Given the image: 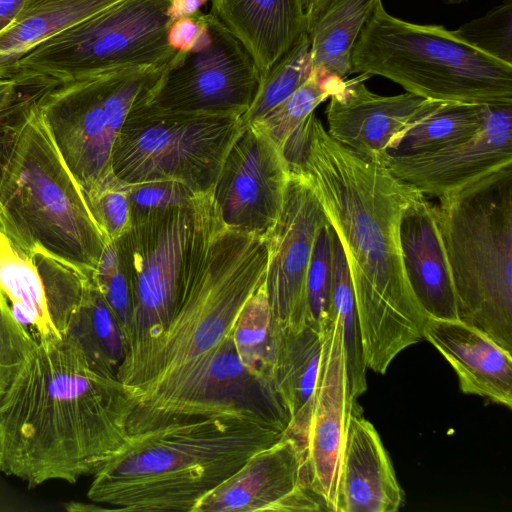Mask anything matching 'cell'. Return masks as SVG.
<instances>
[{
	"label": "cell",
	"instance_id": "8d00e7d4",
	"mask_svg": "<svg viewBox=\"0 0 512 512\" xmlns=\"http://www.w3.org/2000/svg\"><path fill=\"white\" fill-rule=\"evenodd\" d=\"M91 279L115 314L128 342L133 316V290L116 241L107 242Z\"/></svg>",
	"mask_w": 512,
	"mask_h": 512
},
{
	"label": "cell",
	"instance_id": "8fae6325",
	"mask_svg": "<svg viewBox=\"0 0 512 512\" xmlns=\"http://www.w3.org/2000/svg\"><path fill=\"white\" fill-rule=\"evenodd\" d=\"M133 402L127 423L130 435L205 417L253 419L284 434L290 423L273 383L244 366L231 333L201 358L138 394Z\"/></svg>",
	"mask_w": 512,
	"mask_h": 512
},
{
	"label": "cell",
	"instance_id": "ac0fdd59",
	"mask_svg": "<svg viewBox=\"0 0 512 512\" xmlns=\"http://www.w3.org/2000/svg\"><path fill=\"white\" fill-rule=\"evenodd\" d=\"M390 172L424 195L440 197L512 164V105H490L482 128L458 144L384 157Z\"/></svg>",
	"mask_w": 512,
	"mask_h": 512
},
{
	"label": "cell",
	"instance_id": "bcb514c9",
	"mask_svg": "<svg viewBox=\"0 0 512 512\" xmlns=\"http://www.w3.org/2000/svg\"><path fill=\"white\" fill-rule=\"evenodd\" d=\"M19 84L13 78H0V98L12 91L14 88L19 86Z\"/></svg>",
	"mask_w": 512,
	"mask_h": 512
},
{
	"label": "cell",
	"instance_id": "b9f144b4",
	"mask_svg": "<svg viewBox=\"0 0 512 512\" xmlns=\"http://www.w3.org/2000/svg\"><path fill=\"white\" fill-rule=\"evenodd\" d=\"M203 12L174 20L168 29V43L176 51H189L206 31Z\"/></svg>",
	"mask_w": 512,
	"mask_h": 512
},
{
	"label": "cell",
	"instance_id": "d4e9b609",
	"mask_svg": "<svg viewBox=\"0 0 512 512\" xmlns=\"http://www.w3.org/2000/svg\"><path fill=\"white\" fill-rule=\"evenodd\" d=\"M382 0H329L307 19L313 72L320 78L345 79L352 73L354 45Z\"/></svg>",
	"mask_w": 512,
	"mask_h": 512
},
{
	"label": "cell",
	"instance_id": "60d3db41",
	"mask_svg": "<svg viewBox=\"0 0 512 512\" xmlns=\"http://www.w3.org/2000/svg\"><path fill=\"white\" fill-rule=\"evenodd\" d=\"M200 195L182 183L155 180L129 184V205L132 224L146 216L192 204Z\"/></svg>",
	"mask_w": 512,
	"mask_h": 512
},
{
	"label": "cell",
	"instance_id": "7a4b0ae2",
	"mask_svg": "<svg viewBox=\"0 0 512 512\" xmlns=\"http://www.w3.org/2000/svg\"><path fill=\"white\" fill-rule=\"evenodd\" d=\"M0 397V472L33 488L93 476L128 441L134 402L69 333L39 336Z\"/></svg>",
	"mask_w": 512,
	"mask_h": 512
},
{
	"label": "cell",
	"instance_id": "f35d334b",
	"mask_svg": "<svg viewBox=\"0 0 512 512\" xmlns=\"http://www.w3.org/2000/svg\"><path fill=\"white\" fill-rule=\"evenodd\" d=\"M52 85H19L0 98V181L18 136L39 96Z\"/></svg>",
	"mask_w": 512,
	"mask_h": 512
},
{
	"label": "cell",
	"instance_id": "2e32d148",
	"mask_svg": "<svg viewBox=\"0 0 512 512\" xmlns=\"http://www.w3.org/2000/svg\"><path fill=\"white\" fill-rule=\"evenodd\" d=\"M323 347L305 450V476L325 511L337 509L338 483L353 402L340 325L335 312L322 325Z\"/></svg>",
	"mask_w": 512,
	"mask_h": 512
},
{
	"label": "cell",
	"instance_id": "f6af8a7d",
	"mask_svg": "<svg viewBox=\"0 0 512 512\" xmlns=\"http://www.w3.org/2000/svg\"><path fill=\"white\" fill-rule=\"evenodd\" d=\"M329 0H302L307 19L317 13Z\"/></svg>",
	"mask_w": 512,
	"mask_h": 512
},
{
	"label": "cell",
	"instance_id": "5bb4252c",
	"mask_svg": "<svg viewBox=\"0 0 512 512\" xmlns=\"http://www.w3.org/2000/svg\"><path fill=\"white\" fill-rule=\"evenodd\" d=\"M289 175L279 146L258 125H244L211 192L222 224L268 237L280 215Z\"/></svg>",
	"mask_w": 512,
	"mask_h": 512
},
{
	"label": "cell",
	"instance_id": "603a6c76",
	"mask_svg": "<svg viewBox=\"0 0 512 512\" xmlns=\"http://www.w3.org/2000/svg\"><path fill=\"white\" fill-rule=\"evenodd\" d=\"M323 347V328L306 322L299 329L274 335L270 379L283 401L290 423L285 436L304 452L315 404Z\"/></svg>",
	"mask_w": 512,
	"mask_h": 512
},
{
	"label": "cell",
	"instance_id": "6da1fadb",
	"mask_svg": "<svg viewBox=\"0 0 512 512\" xmlns=\"http://www.w3.org/2000/svg\"><path fill=\"white\" fill-rule=\"evenodd\" d=\"M280 149L289 171L310 184L339 238L366 367L385 374L400 352L424 339L428 316L411 288L400 238L403 213L422 192L334 140L314 112Z\"/></svg>",
	"mask_w": 512,
	"mask_h": 512
},
{
	"label": "cell",
	"instance_id": "ab89813d",
	"mask_svg": "<svg viewBox=\"0 0 512 512\" xmlns=\"http://www.w3.org/2000/svg\"><path fill=\"white\" fill-rule=\"evenodd\" d=\"M35 338L14 315L0 290V397L21 368Z\"/></svg>",
	"mask_w": 512,
	"mask_h": 512
},
{
	"label": "cell",
	"instance_id": "cb8c5ba5",
	"mask_svg": "<svg viewBox=\"0 0 512 512\" xmlns=\"http://www.w3.org/2000/svg\"><path fill=\"white\" fill-rule=\"evenodd\" d=\"M211 13L243 44L261 77L306 32L302 0H211Z\"/></svg>",
	"mask_w": 512,
	"mask_h": 512
},
{
	"label": "cell",
	"instance_id": "ba28073f",
	"mask_svg": "<svg viewBox=\"0 0 512 512\" xmlns=\"http://www.w3.org/2000/svg\"><path fill=\"white\" fill-rule=\"evenodd\" d=\"M169 5L120 0L34 47L7 77L56 85L120 68L164 66L177 52L168 43Z\"/></svg>",
	"mask_w": 512,
	"mask_h": 512
},
{
	"label": "cell",
	"instance_id": "484cf974",
	"mask_svg": "<svg viewBox=\"0 0 512 512\" xmlns=\"http://www.w3.org/2000/svg\"><path fill=\"white\" fill-rule=\"evenodd\" d=\"M120 0H26L0 33V78L34 47Z\"/></svg>",
	"mask_w": 512,
	"mask_h": 512
},
{
	"label": "cell",
	"instance_id": "8992f818",
	"mask_svg": "<svg viewBox=\"0 0 512 512\" xmlns=\"http://www.w3.org/2000/svg\"><path fill=\"white\" fill-rule=\"evenodd\" d=\"M438 199L457 319L512 352V164Z\"/></svg>",
	"mask_w": 512,
	"mask_h": 512
},
{
	"label": "cell",
	"instance_id": "4dcf8cb0",
	"mask_svg": "<svg viewBox=\"0 0 512 512\" xmlns=\"http://www.w3.org/2000/svg\"><path fill=\"white\" fill-rule=\"evenodd\" d=\"M271 322V309L263 282L241 307L231 334L236 352L244 366L270 381L274 350Z\"/></svg>",
	"mask_w": 512,
	"mask_h": 512
},
{
	"label": "cell",
	"instance_id": "44dd1931",
	"mask_svg": "<svg viewBox=\"0 0 512 512\" xmlns=\"http://www.w3.org/2000/svg\"><path fill=\"white\" fill-rule=\"evenodd\" d=\"M423 338L450 363L465 394L512 407V355L458 319L427 317Z\"/></svg>",
	"mask_w": 512,
	"mask_h": 512
},
{
	"label": "cell",
	"instance_id": "4fadbf2b",
	"mask_svg": "<svg viewBox=\"0 0 512 512\" xmlns=\"http://www.w3.org/2000/svg\"><path fill=\"white\" fill-rule=\"evenodd\" d=\"M210 41L177 51L144 101L158 108L198 113L244 115L261 75L243 44L211 12L203 13Z\"/></svg>",
	"mask_w": 512,
	"mask_h": 512
},
{
	"label": "cell",
	"instance_id": "9a60e30c",
	"mask_svg": "<svg viewBox=\"0 0 512 512\" xmlns=\"http://www.w3.org/2000/svg\"><path fill=\"white\" fill-rule=\"evenodd\" d=\"M328 222L305 177L290 172L283 205L269 233L264 280L271 309L272 336L306 323V278L318 231Z\"/></svg>",
	"mask_w": 512,
	"mask_h": 512
},
{
	"label": "cell",
	"instance_id": "836d02e7",
	"mask_svg": "<svg viewBox=\"0 0 512 512\" xmlns=\"http://www.w3.org/2000/svg\"><path fill=\"white\" fill-rule=\"evenodd\" d=\"M32 257L43 281L50 318L58 332L64 334L91 278L46 254Z\"/></svg>",
	"mask_w": 512,
	"mask_h": 512
},
{
	"label": "cell",
	"instance_id": "30bf717a",
	"mask_svg": "<svg viewBox=\"0 0 512 512\" xmlns=\"http://www.w3.org/2000/svg\"><path fill=\"white\" fill-rule=\"evenodd\" d=\"M167 65L101 72L52 85L39 96L37 108L83 193L112 173L113 146L128 114Z\"/></svg>",
	"mask_w": 512,
	"mask_h": 512
},
{
	"label": "cell",
	"instance_id": "7c38bea8",
	"mask_svg": "<svg viewBox=\"0 0 512 512\" xmlns=\"http://www.w3.org/2000/svg\"><path fill=\"white\" fill-rule=\"evenodd\" d=\"M211 193L192 204L159 211L115 240L133 290L127 352L134 356L169 323Z\"/></svg>",
	"mask_w": 512,
	"mask_h": 512
},
{
	"label": "cell",
	"instance_id": "7402d4cb",
	"mask_svg": "<svg viewBox=\"0 0 512 512\" xmlns=\"http://www.w3.org/2000/svg\"><path fill=\"white\" fill-rule=\"evenodd\" d=\"M400 238L411 288L429 317L457 319L456 298L436 212V204L418 194L405 209Z\"/></svg>",
	"mask_w": 512,
	"mask_h": 512
},
{
	"label": "cell",
	"instance_id": "52a82bcc",
	"mask_svg": "<svg viewBox=\"0 0 512 512\" xmlns=\"http://www.w3.org/2000/svg\"><path fill=\"white\" fill-rule=\"evenodd\" d=\"M351 64L352 73L383 76L426 99L512 105V65L441 25L399 19L382 3L362 28Z\"/></svg>",
	"mask_w": 512,
	"mask_h": 512
},
{
	"label": "cell",
	"instance_id": "f1b7e54d",
	"mask_svg": "<svg viewBox=\"0 0 512 512\" xmlns=\"http://www.w3.org/2000/svg\"><path fill=\"white\" fill-rule=\"evenodd\" d=\"M66 333L77 340L92 362L117 376L127 352V341L115 314L92 279L69 320Z\"/></svg>",
	"mask_w": 512,
	"mask_h": 512
},
{
	"label": "cell",
	"instance_id": "5b68a950",
	"mask_svg": "<svg viewBox=\"0 0 512 512\" xmlns=\"http://www.w3.org/2000/svg\"><path fill=\"white\" fill-rule=\"evenodd\" d=\"M0 232L29 256L46 254L90 278L108 242L37 101L0 181Z\"/></svg>",
	"mask_w": 512,
	"mask_h": 512
},
{
	"label": "cell",
	"instance_id": "74e56055",
	"mask_svg": "<svg viewBox=\"0 0 512 512\" xmlns=\"http://www.w3.org/2000/svg\"><path fill=\"white\" fill-rule=\"evenodd\" d=\"M128 193L129 184L113 172L84 193L90 213L108 242L119 239L132 226Z\"/></svg>",
	"mask_w": 512,
	"mask_h": 512
},
{
	"label": "cell",
	"instance_id": "e0dca14e",
	"mask_svg": "<svg viewBox=\"0 0 512 512\" xmlns=\"http://www.w3.org/2000/svg\"><path fill=\"white\" fill-rule=\"evenodd\" d=\"M325 511L309 489L305 456L283 436L252 455L193 509V512Z\"/></svg>",
	"mask_w": 512,
	"mask_h": 512
},
{
	"label": "cell",
	"instance_id": "9c48e42d",
	"mask_svg": "<svg viewBox=\"0 0 512 512\" xmlns=\"http://www.w3.org/2000/svg\"><path fill=\"white\" fill-rule=\"evenodd\" d=\"M243 126L237 115L172 111L140 101L114 143L112 172L127 184L171 180L197 194L211 193Z\"/></svg>",
	"mask_w": 512,
	"mask_h": 512
},
{
	"label": "cell",
	"instance_id": "f546056e",
	"mask_svg": "<svg viewBox=\"0 0 512 512\" xmlns=\"http://www.w3.org/2000/svg\"><path fill=\"white\" fill-rule=\"evenodd\" d=\"M331 303L340 325L349 393L352 400H357L367 389V367L349 269L335 230L332 236Z\"/></svg>",
	"mask_w": 512,
	"mask_h": 512
},
{
	"label": "cell",
	"instance_id": "1f68e13d",
	"mask_svg": "<svg viewBox=\"0 0 512 512\" xmlns=\"http://www.w3.org/2000/svg\"><path fill=\"white\" fill-rule=\"evenodd\" d=\"M313 72L310 41L304 32L261 77L255 98L242 115L244 125L260 120L304 84Z\"/></svg>",
	"mask_w": 512,
	"mask_h": 512
},
{
	"label": "cell",
	"instance_id": "ee69618b",
	"mask_svg": "<svg viewBox=\"0 0 512 512\" xmlns=\"http://www.w3.org/2000/svg\"><path fill=\"white\" fill-rule=\"evenodd\" d=\"M26 0H0V33L15 20Z\"/></svg>",
	"mask_w": 512,
	"mask_h": 512
},
{
	"label": "cell",
	"instance_id": "7bdbcfd3",
	"mask_svg": "<svg viewBox=\"0 0 512 512\" xmlns=\"http://www.w3.org/2000/svg\"><path fill=\"white\" fill-rule=\"evenodd\" d=\"M208 0H170L168 16L171 23L179 18L193 16Z\"/></svg>",
	"mask_w": 512,
	"mask_h": 512
},
{
	"label": "cell",
	"instance_id": "83f0119b",
	"mask_svg": "<svg viewBox=\"0 0 512 512\" xmlns=\"http://www.w3.org/2000/svg\"><path fill=\"white\" fill-rule=\"evenodd\" d=\"M0 290L14 315L39 336L60 334L47 307L43 281L33 257L0 232Z\"/></svg>",
	"mask_w": 512,
	"mask_h": 512
},
{
	"label": "cell",
	"instance_id": "4316f807",
	"mask_svg": "<svg viewBox=\"0 0 512 512\" xmlns=\"http://www.w3.org/2000/svg\"><path fill=\"white\" fill-rule=\"evenodd\" d=\"M489 106L435 100L427 114L399 136L383 158L432 152L465 141L482 128Z\"/></svg>",
	"mask_w": 512,
	"mask_h": 512
},
{
	"label": "cell",
	"instance_id": "3957f363",
	"mask_svg": "<svg viewBox=\"0 0 512 512\" xmlns=\"http://www.w3.org/2000/svg\"><path fill=\"white\" fill-rule=\"evenodd\" d=\"M283 436L266 423L231 416L132 434L93 475L87 496L113 510L193 512L252 455Z\"/></svg>",
	"mask_w": 512,
	"mask_h": 512
},
{
	"label": "cell",
	"instance_id": "277c9868",
	"mask_svg": "<svg viewBox=\"0 0 512 512\" xmlns=\"http://www.w3.org/2000/svg\"><path fill=\"white\" fill-rule=\"evenodd\" d=\"M268 257L267 237L226 228L211 199L169 323L118 369L117 377L132 398L201 358L231 333L241 307L265 280Z\"/></svg>",
	"mask_w": 512,
	"mask_h": 512
},
{
	"label": "cell",
	"instance_id": "d6986e66",
	"mask_svg": "<svg viewBox=\"0 0 512 512\" xmlns=\"http://www.w3.org/2000/svg\"><path fill=\"white\" fill-rule=\"evenodd\" d=\"M343 81L325 110L328 134L366 160L381 163L393 142L431 109L435 100L405 92L383 96L362 80Z\"/></svg>",
	"mask_w": 512,
	"mask_h": 512
},
{
	"label": "cell",
	"instance_id": "d590c367",
	"mask_svg": "<svg viewBox=\"0 0 512 512\" xmlns=\"http://www.w3.org/2000/svg\"><path fill=\"white\" fill-rule=\"evenodd\" d=\"M452 32L492 58L512 65V0H503Z\"/></svg>",
	"mask_w": 512,
	"mask_h": 512
},
{
	"label": "cell",
	"instance_id": "7dc6e473",
	"mask_svg": "<svg viewBox=\"0 0 512 512\" xmlns=\"http://www.w3.org/2000/svg\"><path fill=\"white\" fill-rule=\"evenodd\" d=\"M445 3L447 4H459V3H462L466 0H443Z\"/></svg>",
	"mask_w": 512,
	"mask_h": 512
},
{
	"label": "cell",
	"instance_id": "e575fe53",
	"mask_svg": "<svg viewBox=\"0 0 512 512\" xmlns=\"http://www.w3.org/2000/svg\"><path fill=\"white\" fill-rule=\"evenodd\" d=\"M328 221L318 231L306 278V322L322 326L332 313V236Z\"/></svg>",
	"mask_w": 512,
	"mask_h": 512
},
{
	"label": "cell",
	"instance_id": "d6a6232c",
	"mask_svg": "<svg viewBox=\"0 0 512 512\" xmlns=\"http://www.w3.org/2000/svg\"><path fill=\"white\" fill-rule=\"evenodd\" d=\"M345 79L319 78L312 72L309 79L285 101L253 122L279 146L293 131L341 85Z\"/></svg>",
	"mask_w": 512,
	"mask_h": 512
},
{
	"label": "cell",
	"instance_id": "ffe728a7",
	"mask_svg": "<svg viewBox=\"0 0 512 512\" xmlns=\"http://www.w3.org/2000/svg\"><path fill=\"white\" fill-rule=\"evenodd\" d=\"M353 402L341 461L336 512H396L404 493L375 427Z\"/></svg>",
	"mask_w": 512,
	"mask_h": 512
}]
</instances>
